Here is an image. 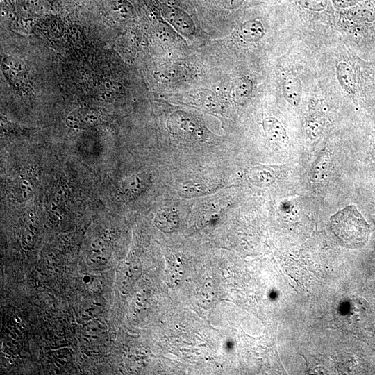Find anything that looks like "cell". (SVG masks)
<instances>
[{
  "instance_id": "16",
  "label": "cell",
  "mask_w": 375,
  "mask_h": 375,
  "mask_svg": "<svg viewBox=\"0 0 375 375\" xmlns=\"http://www.w3.org/2000/svg\"><path fill=\"white\" fill-rule=\"evenodd\" d=\"M103 309V305L97 299H94L87 303L83 308L81 315L85 319H94L100 314Z\"/></svg>"
},
{
  "instance_id": "10",
  "label": "cell",
  "mask_w": 375,
  "mask_h": 375,
  "mask_svg": "<svg viewBox=\"0 0 375 375\" xmlns=\"http://www.w3.org/2000/svg\"><path fill=\"white\" fill-rule=\"evenodd\" d=\"M154 222L159 229L165 233H170L178 227V217L173 210H165L157 215Z\"/></svg>"
},
{
  "instance_id": "3",
  "label": "cell",
  "mask_w": 375,
  "mask_h": 375,
  "mask_svg": "<svg viewBox=\"0 0 375 375\" xmlns=\"http://www.w3.org/2000/svg\"><path fill=\"white\" fill-rule=\"evenodd\" d=\"M110 253L111 249L108 242L101 238H97L90 244L87 263L91 268L97 269L103 267L108 262Z\"/></svg>"
},
{
  "instance_id": "9",
  "label": "cell",
  "mask_w": 375,
  "mask_h": 375,
  "mask_svg": "<svg viewBox=\"0 0 375 375\" xmlns=\"http://www.w3.org/2000/svg\"><path fill=\"white\" fill-rule=\"evenodd\" d=\"M338 81L342 87L349 94L356 91V78L353 69L345 62H340L337 65Z\"/></svg>"
},
{
  "instance_id": "7",
  "label": "cell",
  "mask_w": 375,
  "mask_h": 375,
  "mask_svg": "<svg viewBox=\"0 0 375 375\" xmlns=\"http://www.w3.org/2000/svg\"><path fill=\"white\" fill-rule=\"evenodd\" d=\"M330 157L327 151H322L312 165L310 178L315 183H322L328 176Z\"/></svg>"
},
{
  "instance_id": "21",
  "label": "cell",
  "mask_w": 375,
  "mask_h": 375,
  "mask_svg": "<svg viewBox=\"0 0 375 375\" xmlns=\"http://www.w3.org/2000/svg\"><path fill=\"white\" fill-rule=\"evenodd\" d=\"M91 278H92L91 276H88V275H87V276H85L83 277V281H84L85 283H88L90 282Z\"/></svg>"
},
{
  "instance_id": "15",
  "label": "cell",
  "mask_w": 375,
  "mask_h": 375,
  "mask_svg": "<svg viewBox=\"0 0 375 375\" xmlns=\"http://www.w3.org/2000/svg\"><path fill=\"white\" fill-rule=\"evenodd\" d=\"M111 8L117 11L124 17H131L134 15V9L127 0H107Z\"/></svg>"
},
{
  "instance_id": "1",
  "label": "cell",
  "mask_w": 375,
  "mask_h": 375,
  "mask_svg": "<svg viewBox=\"0 0 375 375\" xmlns=\"http://www.w3.org/2000/svg\"><path fill=\"white\" fill-rule=\"evenodd\" d=\"M330 226L335 235L349 248H359L367 242L369 226L353 205L332 215Z\"/></svg>"
},
{
  "instance_id": "20",
  "label": "cell",
  "mask_w": 375,
  "mask_h": 375,
  "mask_svg": "<svg viewBox=\"0 0 375 375\" xmlns=\"http://www.w3.org/2000/svg\"><path fill=\"white\" fill-rule=\"evenodd\" d=\"M222 7L228 10L236 9L240 7L244 0H213Z\"/></svg>"
},
{
  "instance_id": "6",
  "label": "cell",
  "mask_w": 375,
  "mask_h": 375,
  "mask_svg": "<svg viewBox=\"0 0 375 375\" xmlns=\"http://www.w3.org/2000/svg\"><path fill=\"white\" fill-rule=\"evenodd\" d=\"M283 94L285 99L292 106L297 107L301 101L302 86L299 78L288 76L283 83Z\"/></svg>"
},
{
  "instance_id": "14",
  "label": "cell",
  "mask_w": 375,
  "mask_h": 375,
  "mask_svg": "<svg viewBox=\"0 0 375 375\" xmlns=\"http://www.w3.org/2000/svg\"><path fill=\"white\" fill-rule=\"evenodd\" d=\"M324 128V121L319 115H310L306 119V131L311 139L317 138Z\"/></svg>"
},
{
  "instance_id": "4",
  "label": "cell",
  "mask_w": 375,
  "mask_h": 375,
  "mask_svg": "<svg viewBox=\"0 0 375 375\" xmlns=\"http://www.w3.org/2000/svg\"><path fill=\"white\" fill-rule=\"evenodd\" d=\"M263 130L267 138L280 145L288 142V136L282 124L274 117H267L262 122Z\"/></svg>"
},
{
  "instance_id": "13",
  "label": "cell",
  "mask_w": 375,
  "mask_h": 375,
  "mask_svg": "<svg viewBox=\"0 0 375 375\" xmlns=\"http://www.w3.org/2000/svg\"><path fill=\"white\" fill-rule=\"evenodd\" d=\"M119 282L122 287L126 288L136 278L138 272V265H132L129 262H122L119 265Z\"/></svg>"
},
{
  "instance_id": "17",
  "label": "cell",
  "mask_w": 375,
  "mask_h": 375,
  "mask_svg": "<svg viewBox=\"0 0 375 375\" xmlns=\"http://www.w3.org/2000/svg\"><path fill=\"white\" fill-rule=\"evenodd\" d=\"M215 290L212 288V283L208 281L203 285L200 291V301L201 302L203 306L210 308L215 299Z\"/></svg>"
},
{
  "instance_id": "2",
  "label": "cell",
  "mask_w": 375,
  "mask_h": 375,
  "mask_svg": "<svg viewBox=\"0 0 375 375\" xmlns=\"http://www.w3.org/2000/svg\"><path fill=\"white\" fill-rule=\"evenodd\" d=\"M165 16L170 24L180 33L185 36L194 34V23L188 14L183 10L176 7H169L166 10Z\"/></svg>"
},
{
  "instance_id": "19",
  "label": "cell",
  "mask_w": 375,
  "mask_h": 375,
  "mask_svg": "<svg viewBox=\"0 0 375 375\" xmlns=\"http://www.w3.org/2000/svg\"><path fill=\"white\" fill-rule=\"evenodd\" d=\"M167 78L169 81H173L183 75V70L181 67L176 65H170L169 68L167 69Z\"/></svg>"
},
{
  "instance_id": "11",
  "label": "cell",
  "mask_w": 375,
  "mask_h": 375,
  "mask_svg": "<svg viewBox=\"0 0 375 375\" xmlns=\"http://www.w3.org/2000/svg\"><path fill=\"white\" fill-rule=\"evenodd\" d=\"M252 91V83L247 78L238 80L232 90L233 98L238 103H244L250 97Z\"/></svg>"
},
{
  "instance_id": "18",
  "label": "cell",
  "mask_w": 375,
  "mask_h": 375,
  "mask_svg": "<svg viewBox=\"0 0 375 375\" xmlns=\"http://www.w3.org/2000/svg\"><path fill=\"white\" fill-rule=\"evenodd\" d=\"M182 265L181 260H174L169 261V273L170 276L173 281L175 282L177 281L178 277L181 276L182 273Z\"/></svg>"
},
{
  "instance_id": "8",
  "label": "cell",
  "mask_w": 375,
  "mask_h": 375,
  "mask_svg": "<svg viewBox=\"0 0 375 375\" xmlns=\"http://www.w3.org/2000/svg\"><path fill=\"white\" fill-rule=\"evenodd\" d=\"M240 37L247 42H256L265 35L262 24L258 19H251L244 22L240 29Z\"/></svg>"
},
{
  "instance_id": "12",
  "label": "cell",
  "mask_w": 375,
  "mask_h": 375,
  "mask_svg": "<svg viewBox=\"0 0 375 375\" xmlns=\"http://www.w3.org/2000/svg\"><path fill=\"white\" fill-rule=\"evenodd\" d=\"M143 181L138 176H131L124 179L119 185V191L122 194L127 197L135 196L142 191Z\"/></svg>"
},
{
  "instance_id": "5",
  "label": "cell",
  "mask_w": 375,
  "mask_h": 375,
  "mask_svg": "<svg viewBox=\"0 0 375 375\" xmlns=\"http://www.w3.org/2000/svg\"><path fill=\"white\" fill-rule=\"evenodd\" d=\"M106 328L103 321L97 319H90L83 328V338L91 344L102 342L107 335Z\"/></svg>"
}]
</instances>
